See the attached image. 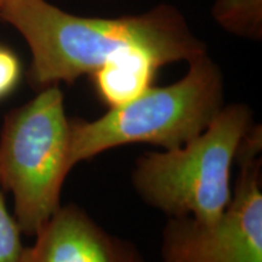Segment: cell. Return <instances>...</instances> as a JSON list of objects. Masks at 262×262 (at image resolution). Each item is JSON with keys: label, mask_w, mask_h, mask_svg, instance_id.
Instances as JSON below:
<instances>
[{"label": "cell", "mask_w": 262, "mask_h": 262, "mask_svg": "<svg viewBox=\"0 0 262 262\" xmlns=\"http://www.w3.org/2000/svg\"><path fill=\"white\" fill-rule=\"evenodd\" d=\"M160 66L143 51H130L107 62L94 73L100 96L111 108L135 100L152 86Z\"/></svg>", "instance_id": "52a82bcc"}, {"label": "cell", "mask_w": 262, "mask_h": 262, "mask_svg": "<svg viewBox=\"0 0 262 262\" xmlns=\"http://www.w3.org/2000/svg\"><path fill=\"white\" fill-rule=\"evenodd\" d=\"M21 228L5 204L0 185V262H18L25 247L21 242Z\"/></svg>", "instance_id": "9c48e42d"}, {"label": "cell", "mask_w": 262, "mask_h": 262, "mask_svg": "<svg viewBox=\"0 0 262 262\" xmlns=\"http://www.w3.org/2000/svg\"><path fill=\"white\" fill-rule=\"evenodd\" d=\"M0 18L21 33L32 54L29 80L37 88L73 83L130 51L148 54L162 67L206 54L176 9L160 5L139 16L88 18L47 0H3Z\"/></svg>", "instance_id": "6da1fadb"}, {"label": "cell", "mask_w": 262, "mask_h": 262, "mask_svg": "<svg viewBox=\"0 0 262 262\" xmlns=\"http://www.w3.org/2000/svg\"><path fill=\"white\" fill-rule=\"evenodd\" d=\"M261 149V127L251 126L239 147V176L227 208L208 224L170 217L162 262H262Z\"/></svg>", "instance_id": "5b68a950"}, {"label": "cell", "mask_w": 262, "mask_h": 262, "mask_svg": "<svg viewBox=\"0 0 262 262\" xmlns=\"http://www.w3.org/2000/svg\"><path fill=\"white\" fill-rule=\"evenodd\" d=\"M34 237L18 262H147L133 244L108 233L73 204L61 205Z\"/></svg>", "instance_id": "8992f818"}, {"label": "cell", "mask_w": 262, "mask_h": 262, "mask_svg": "<svg viewBox=\"0 0 262 262\" xmlns=\"http://www.w3.org/2000/svg\"><path fill=\"white\" fill-rule=\"evenodd\" d=\"M71 160V119L58 84L10 111L0 133V185L14 195L22 233L35 235L61 206Z\"/></svg>", "instance_id": "277c9868"}, {"label": "cell", "mask_w": 262, "mask_h": 262, "mask_svg": "<svg viewBox=\"0 0 262 262\" xmlns=\"http://www.w3.org/2000/svg\"><path fill=\"white\" fill-rule=\"evenodd\" d=\"M251 126L250 110L229 104L186 145L140 157L133 172L140 198L170 217L216 220L232 198V168Z\"/></svg>", "instance_id": "3957f363"}, {"label": "cell", "mask_w": 262, "mask_h": 262, "mask_svg": "<svg viewBox=\"0 0 262 262\" xmlns=\"http://www.w3.org/2000/svg\"><path fill=\"white\" fill-rule=\"evenodd\" d=\"M188 63V72L176 83L150 86L93 122L71 120L72 164L129 143L175 149L202 134L224 108V80L208 54Z\"/></svg>", "instance_id": "7a4b0ae2"}, {"label": "cell", "mask_w": 262, "mask_h": 262, "mask_svg": "<svg viewBox=\"0 0 262 262\" xmlns=\"http://www.w3.org/2000/svg\"><path fill=\"white\" fill-rule=\"evenodd\" d=\"M214 15L219 24L237 34H260L261 0H217Z\"/></svg>", "instance_id": "ba28073f"}, {"label": "cell", "mask_w": 262, "mask_h": 262, "mask_svg": "<svg viewBox=\"0 0 262 262\" xmlns=\"http://www.w3.org/2000/svg\"><path fill=\"white\" fill-rule=\"evenodd\" d=\"M18 58L8 49L0 48V98L8 96L19 80Z\"/></svg>", "instance_id": "30bf717a"}, {"label": "cell", "mask_w": 262, "mask_h": 262, "mask_svg": "<svg viewBox=\"0 0 262 262\" xmlns=\"http://www.w3.org/2000/svg\"><path fill=\"white\" fill-rule=\"evenodd\" d=\"M2 2H3V0H0V4H2Z\"/></svg>", "instance_id": "8fae6325"}]
</instances>
